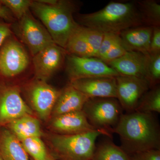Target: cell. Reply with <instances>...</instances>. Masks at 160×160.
<instances>
[{"label": "cell", "mask_w": 160, "mask_h": 160, "mask_svg": "<svg viewBox=\"0 0 160 160\" xmlns=\"http://www.w3.org/2000/svg\"><path fill=\"white\" fill-rule=\"evenodd\" d=\"M0 18L9 23L13 21L14 17L9 9L5 6L0 9Z\"/></svg>", "instance_id": "cell-33"}, {"label": "cell", "mask_w": 160, "mask_h": 160, "mask_svg": "<svg viewBox=\"0 0 160 160\" xmlns=\"http://www.w3.org/2000/svg\"><path fill=\"white\" fill-rule=\"evenodd\" d=\"M32 114L22 98L20 87L0 78V128L18 118Z\"/></svg>", "instance_id": "cell-8"}, {"label": "cell", "mask_w": 160, "mask_h": 160, "mask_svg": "<svg viewBox=\"0 0 160 160\" xmlns=\"http://www.w3.org/2000/svg\"><path fill=\"white\" fill-rule=\"evenodd\" d=\"M116 77L80 79L70 82L73 86L88 98L117 97Z\"/></svg>", "instance_id": "cell-14"}, {"label": "cell", "mask_w": 160, "mask_h": 160, "mask_svg": "<svg viewBox=\"0 0 160 160\" xmlns=\"http://www.w3.org/2000/svg\"><path fill=\"white\" fill-rule=\"evenodd\" d=\"M149 55L136 51H127L124 55L108 63L120 75L147 80Z\"/></svg>", "instance_id": "cell-15"}, {"label": "cell", "mask_w": 160, "mask_h": 160, "mask_svg": "<svg viewBox=\"0 0 160 160\" xmlns=\"http://www.w3.org/2000/svg\"><path fill=\"white\" fill-rule=\"evenodd\" d=\"M89 98L69 85L61 90L51 115L52 117L82 110Z\"/></svg>", "instance_id": "cell-17"}, {"label": "cell", "mask_w": 160, "mask_h": 160, "mask_svg": "<svg viewBox=\"0 0 160 160\" xmlns=\"http://www.w3.org/2000/svg\"><path fill=\"white\" fill-rule=\"evenodd\" d=\"M5 6H4V5H3L2 2V0H0V9L3 8V7H5Z\"/></svg>", "instance_id": "cell-35"}, {"label": "cell", "mask_w": 160, "mask_h": 160, "mask_svg": "<svg viewBox=\"0 0 160 160\" xmlns=\"http://www.w3.org/2000/svg\"><path fill=\"white\" fill-rule=\"evenodd\" d=\"M77 31L85 40L90 49L91 57L96 58L102 41V32L79 25Z\"/></svg>", "instance_id": "cell-25"}, {"label": "cell", "mask_w": 160, "mask_h": 160, "mask_svg": "<svg viewBox=\"0 0 160 160\" xmlns=\"http://www.w3.org/2000/svg\"><path fill=\"white\" fill-rule=\"evenodd\" d=\"M135 111L146 113L160 112V89L154 88L146 92L140 100Z\"/></svg>", "instance_id": "cell-24"}, {"label": "cell", "mask_w": 160, "mask_h": 160, "mask_svg": "<svg viewBox=\"0 0 160 160\" xmlns=\"http://www.w3.org/2000/svg\"><path fill=\"white\" fill-rule=\"evenodd\" d=\"M153 27L136 26L119 33L123 45L127 51H136L149 55Z\"/></svg>", "instance_id": "cell-16"}, {"label": "cell", "mask_w": 160, "mask_h": 160, "mask_svg": "<svg viewBox=\"0 0 160 160\" xmlns=\"http://www.w3.org/2000/svg\"><path fill=\"white\" fill-rule=\"evenodd\" d=\"M113 132L118 135L120 147L129 156L160 149L158 125L151 113L134 111L122 114Z\"/></svg>", "instance_id": "cell-1"}, {"label": "cell", "mask_w": 160, "mask_h": 160, "mask_svg": "<svg viewBox=\"0 0 160 160\" xmlns=\"http://www.w3.org/2000/svg\"><path fill=\"white\" fill-rule=\"evenodd\" d=\"M30 9L51 36L55 44L65 49L69 37L79 26L73 18L76 8L72 2L58 1L48 5L32 1Z\"/></svg>", "instance_id": "cell-3"}, {"label": "cell", "mask_w": 160, "mask_h": 160, "mask_svg": "<svg viewBox=\"0 0 160 160\" xmlns=\"http://www.w3.org/2000/svg\"><path fill=\"white\" fill-rule=\"evenodd\" d=\"M77 29L67 41L64 49L65 51L68 54L80 57H91L88 44L79 33Z\"/></svg>", "instance_id": "cell-23"}, {"label": "cell", "mask_w": 160, "mask_h": 160, "mask_svg": "<svg viewBox=\"0 0 160 160\" xmlns=\"http://www.w3.org/2000/svg\"><path fill=\"white\" fill-rule=\"evenodd\" d=\"M129 156L131 160H160V149L142 152Z\"/></svg>", "instance_id": "cell-30"}, {"label": "cell", "mask_w": 160, "mask_h": 160, "mask_svg": "<svg viewBox=\"0 0 160 160\" xmlns=\"http://www.w3.org/2000/svg\"><path fill=\"white\" fill-rule=\"evenodd\" d=\"M160 79V53L149 54L147 68V80L150 87L158 82Z\"/></svg>", "instance_id": "cell-27"}, {"label": "cell", "mask_w": 160, "mask_h": 160, "mask_svg": "<svg viewBox=\"0 0 160 160\" xmlns=\"http://www.w3.org/2000/svg\"><path fill=\"white\" fill-rule=\"evenodd\" d=\"M117 99L122 109L128 112L135 111L140 100L150 87L146 79L119 75L116 77Z\"/></svg>", "instance_id": "cell-11"}, {"label": "cell", "mask_w": 160, "mask_h": 160, "mask_svg": "<svg viewBox=\"0 0 160 160\" xmlns=\"http://www.w3.org/2000/svg\"><path fill=\"white\" fill-rule=\"evenodd\" d=\"M50 127L55 133L64 135L78 134L99 130L90 125L82 110L52 117Z\"/></svg>", "instance_id": "cell-13"}, {"label": "cell", "mask_w": 160, "mask_h": 160, "mask_svg": "<svg viewBox=\"0 0 160 160\" xmlns=\"http://www.w3.org/2000/svg\"><path fill=\"white\" fill-rule=\"evenodd\" d=\"M0 160H3L1 156H0Z\"/></svg>", "instance_id": "cell-36"}, {"label": "cell", "mask_w": 160, "mask_h": 160, "mask_svg": "<svg viewBox=\"0 0 160 160\" xmlns=\"http://www.w3.org/2000/svg\"><path fill=\"white\" fill-rule=\"evenodd\" d=\"M160 53V26L153 27L149 54Z\"/></svg>", "instance_id": "cell-31"}, {"label": "cell", "mask_w": 160, "mask_h": 160, "mask_svg": "<svg viewBox=\"0 0 160 160\" xmlns=\"http://www.w3.org/2000/svg\"><path fill=\"white\" fill-rule=\"evenodd\" d=\"M101 135L109 138L100 130L70 135L52 133L48 137L52 154L56 160H92L96 141Z\"/></svg>", "instance_id": "cell-4"}, {"label": "cell", "mask_w": 160, "mask_h": 160, "mask_svg": "<svg viewBox=\"0 0 160 160\" xmlns=\"http://www.w3.org/2000/svg\"><path fill=\"white\" fill-rule=\"evenodd\" d=\"M127 52V50L122 42L121 38L119 37L111 49L101 60L108 64L112 61L122 56Z\"/></svg>", "instance_id": "cell-29"}, {"label": "cell", "mask_w": 160, "mask_h": 160, "mask_svg": "<svg viewBox=\"0 0 160 160\" xmlns=\"http://www.w3.org/2000/svg\"><path fill=\"white\" fill-rule=\"evenodd\" d=\"M12 24L0 18V48L5 39L12 33Z\"/></svg>", "instance_id": "cell-32"}, {"label": "cell", "mask_w": 160, "mask_h": 160, "mask_svg": "<svg viewBox=\"0 0 160 160\" xmlns=\"http://www.w3.org/2000/svg\"><path fill=\"white\" fill-rule=\"evenodd\" d=\"M24 94L32 109L40 118L46 121L51 115L61 90L37 79L28 83L24 87Z\"/></svg>", "instance_id": "cell-9"}, {"label": "cell", "mask_w": 160, "mask_h": 160, "mask_svg": "<svg viewBox=\"0 0 160 160\" xmlns=\"http://www.w3.org/2000/svg\"><path fill=\"white\" fill-rule=\"evenodd\" d=\"M92 160H131L121 147L108 140L96 146Z\"/></svg>", "instance_id": "cell-20"}, {"label": "cell", "mask_w": 160, "mask_h": 160, "mask_svg": "<svg viewBox=\"0 0 160 160\" xmlns=\"http://www.w3.org/2000/svg\"><path fill=\"white\" fill-rule=\"evenodd\" d=\"M137 3L142 23L152 27L160 26V5L158 2L154 0H145Z\"/></svg>", "instance_id": "cell-21"}, {"label": "cell", "mask_w": 160, "mask_h": 160, "mask_svg": "<svg viewBox=\"0 0 160 160\" xmlns=\"http://www.w3.org/2000/svg\"><path fill=\"white\" fill-rule=\"evenodd\" d=\"M66 70L70 82L80 79L116 77L120 75L102 60L94 57H80L68 54Z\"/></svg>", "instance_id": "cell-10"}, {"label": "cell", "mask_w": 160, "mask_h": 160, "mask_svg": "<svg viewBox=\"0 0 160 160\" xmlns=\"http://www.w3.org/2000/svg\"><path fill=\"white\" fill-rule=\"evenodd\" d=\"M82 26L102 32L119 34L124 30L141 26L142 17L133 2H112L99 11L80 14Z\"/></svg>", "instance_id": "cell-2"}, {"label": "cell", "mask_w": 160, "mask_h": 160, "mask_svg": "<svg viewBox=\"0 0 160 160\" xmlns=\"http://www.w3.org/2000/svg\"><path fill=\"white\" fill-rule=\"evenodd\" d=\"M0 156L3 160H30L20 140L5 127L0 128Z\"/></svg>", "instance_id": "cell-18"}, {"label": "cell", "mask_w": 160, "mask_h": 160, "mask_svg": "<svg viewBox=\"0 0 160 160\" xmlns=\"http://www.w3.org/2000/svg\"><path fill=\"white\" fill-rule=\"evenodd\" d=\"M29 64L26 49L12 33L0 48V78L9 80L25 71Z\"/></svg>", "instance_id": "cell-7"}, {"label": "cell", "mask_w": 160, "mask_h": 160, "mask_svg": "<svg viewBox=\"0 0 160 160\" xmlns=\"http://www.w3.org/2000/svg\"><path fill=\"white\" fill-rule=\"evenodd\" d=\"M66 52L54 43L34 55L32 64L35 78L47 82L62 66Z\"/></svg>", "instance_id": "cell-12"}, {"label": "cell", "mask_w": 160, "mask_h": 160, "mask_svg": "<svg viewBox=\"0 0 160 160\" xmlns=\"http://www.w3.org/2000/svg\"><path fill=\"white\" fill-rule=\"evenodd\" d=\"M11 29L29 48L32 56L54 43L45 26L32 16L30 10L15 25L12 24Z\"/></svg>", "instance_id": "cell-6"}, {"label": "cell", "mask_w": 160, "mask_h": 160, "mask_svg": "<svg viewBox=\"0 0 160 160\" xmlns=\"http://www.w3.org/2000/svg\"><path fill=\"white\" fill-rule=\"evenodd\" d=\"M119 37L118 34L110 32L104 33L102 41L96 58L102 59L111 49Z\"/></svg>", "instance_id": "cell-28"}, {"label": "cell", "mask_w": 160, "mask_h": 160, "mask_svg": "<svg viewBox=\"0 0 160 160\" xmlns=\"http://www.w3.org/2000/svg\"><path fill=\"white\" fill-rule=\"evenodd\" d=\"M48 160H56V158H55L53 156L52 154L51 156L49 158V159H48Z\"/></svg>", "instance_id": "cell-34"}, {"label": "cell", "mask_w": 160, "mask_h": 160, "mask_svg": "<svg viewBox=\"0 0 160 160\" xmlns=\"http://www.w3.org/2000/svg\"><path fill=\"white\" fill-rule=\"evenodd\" d=\"M2 2L18 20L30 10L32 2L30 0H2Z\"/></svg>", "instance_id": "cell-26"}, {"label": "cell", "mask_w": 160, "mask_h": 160, "mask_svg": "<svg viewBox=\"0 0 160 160\" xmlns=\"http://www.w3.org/2000/svg\"><path fill=\"white\" fill-rule=\"evenodd\" d=\"M20 142L27 154L33 160H48L51 156L41 138H27Z\"/></svg>", "instance_id": "cell-22"}, {"label": "cell", "mask_w": 160, "mask_h": 160, "mask_svg": "<svg viewBox=\"0 0 160 160\" xmlns=\"http://www.w3.org/2000/svg\"><path fill=\"white\" fill-rule=\"evenodd\" d=\"M5 127L20 141L29 138H41L42 135L39 121L32 115L18 118L8 123Z\"/></svg>", "instance_id": "cell-19"}, {"label": "cell", "mask_w": 160, "mask_h": 160, "mask_svg": "<svg viewBox=\"0 0 160 160\" xmlns=\"http://www.w3.org/2000/svg\"><path fill=\"white\" fill-rule=\"evenodd\" d=\"M117 99L112 98H89L82 110L91 126L112 137V130L122 113Z\"/></svg>", "instance_id": "cell-5"}]
</instances>
